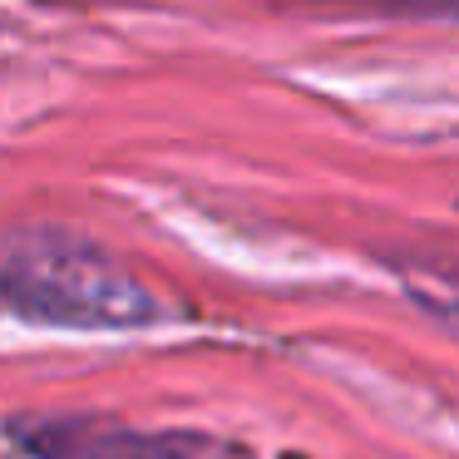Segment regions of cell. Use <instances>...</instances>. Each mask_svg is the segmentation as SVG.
Listing matches in <instances>:
<instances>
[{"mask_svg":"<svg viewBox=\"0 0 459 459\" xmlns=\"http://www.w3.org/2000/svg\"><path fill=\"white\" fill-rule=\"evenodd\" d=\"M11 439L35 459H252L247 449L193 429H134L100 420H15Z\"/></svg>","mask_w":459,"mask_h":459,"instance_id":"obj_2","label":"cell"},{"mask_svg":"<svg viewBox=\"0 0 459 459\" xmlns=\"http://www.w3.org/2000/svg\"><path fill=\"white\" fill-rule=\"evenodd\" d=\"M429 5H445V11H459V0H429Z\"/></svg>","mask_w":459,"mask_h":459,"instance_id":"obj_4","label":"cell"},{"mask_svg":"<svg viewBox=\"0 0 459 459\" xmlns=\"http://www.w3.org/2000/svg\"><path fill=\"white\" fill-rule=\"evenodd\" d=\"M5 307L65 331H134L159 321V297L129 267L60 228H15L5 242Z\"/></svg>","mask_w":459,"mask_h":459,"instance_id":"obj_1","label":"cell"},{"mask_svg":"<svg viewBox=\"0 0 459 459\" xmlns=\"http://www.w3.org/2000/svg\"><path fill=\"white\" fill-rule=\"evenodd\" d=\"M439 311H445V321L459 331V301H439Z\"/></svg>","mask_w":459,"mask_h":459,"instance_id":"obj_3","label":"cell"}]
</instances>
